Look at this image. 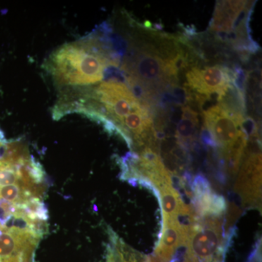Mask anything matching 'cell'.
Instances as JSON below:
<instances>
[{"label": "cell", "instance_id": "1", "mask_svg": "<svg viewBox=\"0 0 262 262\" xmlns=\"http://www.w3.org/2000/svg\"><path fill=\"white\" fill-rule=\"evenodd\" d=\"M120 58L101 33L93 32L56 50L46 61V70L62 92L96 85L108 67H117Z\"/></svg>", "mask_w": 262, "mask_h": 262}, {"label": "cell", "instance_id": "2", "mask_svg": "<svg viewBox=\"0 0 262 262\" xmlns=\"http://www.w3.org/2000/svg\"><path fill=\"white\" fill-rule=\"evenodd\" d=\"M203 115L207 131L215 145L223 149L226 159L241 158L248 141L243 112L220 102Z\"/></svg>", "mask_w": 262, "mask_h": 262}, {"label": "cell", "instance_id": "3", "mask_svg": "<svg viewBox=\"0 0 262 262\" xmlns=\"http://www.w3.org/2000/svg\"><path fill=\"white\" fill-rule=\"evenodd\" d=\"M247 1H220L215 6L210 29L224 40L233 43L248 41V19L250 15Z\"/></svg>", "mask_w": 262, "mask_h": 262}, {"label": "cell", "instance_id": "4", "mask_svg": "<svg viewBox=\"0 0 262 262\" xmlns=\"http://www.w3.org/2000/svg\"><path fill=\"white\" fill-rule=\"evenodd\" d=\"M186 79L188 88L196 93L199 101H206L213 95H216L220 101L235 85L233 72L221 65L193 67L188 71Z\"/></svg>", "mask_w": 262, "mask_h": 262}, {"label": "cell", "instance_id": "5", "mask_svg": "<svg viewBox=\"0 0 262 262\" xmlns=\"http://www.w3.org/2000/svg\"><path fill=\"white\" fill-rule=\"evenodd\" d=\"M261 154L251 155L244 163L236 188L246 203H255L261 198Z\"/></svg>", "mask_w": 262, "mask_h": 262}, {"label": "cell", "instance_id": "6", "mask_svg": "<svg viewBox=\"0 0 262 262\" xmlns=\"http://www.w3.org/2000/svg\"><path fill=\"white\" fill-rule=\"evenodd\" d=\"M188 230L182 227L177 220L163 222L161 237L155 250L156 256L163 262L170 261L176 250L185 246Z\"/></svg>", "mask_w": 262, "mask_h": 262}, {"label": "cell", "instance_id": "7", "mask_svg": "<svg viewBox=\"0 0 262 262\" xmlns=\"http://www.w3.org/2000/svg\"><path fill=\"white\" fill-rule=\"evenodd\" d=\"M157 189L159 192V201L163 208V222L177 220L185 206L179 193L172 187V184H164Z\"/></svg>", "mask_w": 262, "mask_h": 262}, {"label": "cell", "instance_id": "8", "mask_svg": "<svg viewBox=\"0 0 262 262\" xmlns=\"http://www.w3.org/2000/svg\"><path fill=\"white\" fill-rule=\"evenodd\" d=\"M198 120L196 113L190 107L183 108L182 118L177 127V136L182 143L192 141L195 134Z\"/></svg>", "mask_w": 262, "mask_h": 262}, {"label": "cell", "instance_id": "9", "mask_svg": "<svg viewBox=\"0 0 262 262\" xmlns=\"http://www.w3.org/2000/svg\"><path fill=\"white\" fill-rule=\"evenodd\" d=\"M5 142H6V141L5 140L4 136H3L2 133L0 132V150H1L3 146L4 145Z\"/></svg>", "mask_w": 262, "mask_h": 262}]
</instances>
